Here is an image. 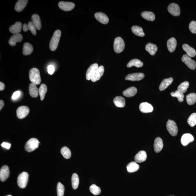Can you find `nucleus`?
<instances>
[{
    "label": "nucleus",
    "instance_id": "obj_50",
    "mask_svg": "<svg viewBox=\"0 0 196 196\" xmlns=\"http://www.w3.org/2000/svg\"><path fill=\"white\" fill-rule=\"evenodd\" d=\"M23 31H24V32H27L28 31V30H29L28 25L27 24H24L23 26Z\"/></svg>",
    "mask_w": 196,
    "mask_h": 196
},
{
    "label": "nucleus",
    "instance_id": "obj_26",
    "mask_svg": "<svg viewBox=\"0 0 196 196\" xmlns=\"http://www.w3.org/2000/svg\"><path fill=\"white\" fill-rule=\"evenodd\" d=\"M173 81V79L172 77L164 79L160 85V90L161 91L165 90L169 85L172 84Z\"/></svg>",
    "mask_w": 196,
    "mask_h": 196
},
{
    "label": "nucleus",
    "instance_id": "obj_30",
    "mask_svg": "<svg viewBox=\"0 0 196 196\" xmlns=\"http://www.w3.org/2000/svg\"><path fill=\"white\" fill-rule=\"evenodd\" d=\"M145 49L151 55H154L156 54L158 48L156 44L149 43L146 46Z\"/></svg>",
    "mask_w": 196,
    "mask_h": 196
},
{
    "label": "nucleus",
    "instance_id": "obj_21",
    "mask_svg": "<svg viewBox=\"0 0 196 196\" xmlns=\"http://www.w3.org/2000/svg\"><path fill=\"white\" fill-rule=\"evenodd\" d=\"M22 24L21 22H16L15 24L11 26L9 28L10 33L15 34L19 33L22 30Z\"/></svg>",
    "mask_w": 196,
    "mask_h": 196
},
{
    "label": "nucleus",
    "instance_id": "obj_34",
    "mask_svg": "<svg viewBox=\"0 0 196 196\" xmlns=\"http://www.w3.org/2000/svg\"><path fill=\"white\" fill-rule=\"evenodd\" d=\"M143 62L141 61L140 60L137 59H133L129 62L127 64V67L128 68L135 66L137 68L141 67L143 66Z\"/></svg>",
    "mask_w": 196,
    "mask_h": 196
},
{
    "label": "nucleus",
    "instance_id": "obj_19",
    "mask_svg": "<svg viewBox=\"0 0 196 196\" xmlns=\"http://www.w3.org/2000/svg\"><path fill=\"white\" fill-rule=\"evenodd\" d=\"M194 140L193 136L190 134L187 133L183 134L181 139V143L183 146H186Z\"/></svg>",
    "mask_w": 196,
    "mask_h": 196
},
{
    "label": "nucleus",
    "instance_id": "obj_14",
    "mask_svg": "<svg viewBox=\"0 0 196 196\" xmlns=\"http://www.w3.org/2000/svg\"><path fill=\"white\" fill-rule=\"evenodd\" d=\"M94 17L99 22L103 24H108L109 21L107 16L103 12H97L94 15Z\"/></svg>",
    "mask_w": 196,
    "mask_h": 196
},
{
    "label": "nucleus",
    "instance_id": "obj_38",
    "mask_svg": "<svg viewBox=\"0 0 196 196\" xmlns=\"http://www.w3.org/2000/svg\"><path fill=\"white\" fill-rule=\"evenodd\" d=\"M79 183V179L78 175L76 173L72 175V186L73 189H76L78 188Z\"/></svg>",
    "mask_w": 196,
    "mask_h": 196
},
{
    "label": "nucleus",
    "instance_id": "obj_28",
    "mask_svg": "<svg viewBox=\"0 0 196 196\" xmlns=\"http://www.w3.org/2000/svg\"><path fill=\"white\" fill-rule=\"evenodd\" d=\"M137 92V89L135 87H131L125 90L123 92V94L126 97H131L135 96Z\"/></svg>",
    "mask_w": 196,
    "mask_h": 196
},
{
    "label": "nucleus",
    "instance_id": "obj_29",
    "mask_svg": "<svg viewBox=\"0 0 196 196\" xmlns=\"http://www.w3.org/2000/svg\"><path fill=\"white\" fill-rule=\"evenodd\" d=\"M113 102L117 107L123 108L125 105V99L121 96L116 97L114 99Z\"/></svg>",
    "mask_w": 196,
    "mask_h": 196
},
{
    "label": "nucleus",
    "instance_id": "obj_5",
    "mask_svg": "<svg viewBox=\"0 0 196 196\" xmlns=\"http://www.w3.org/2000/svg\"><path fill=\"white\" fill-rule=\"evenodd\" d=\"M125 44L123 39L122 37H118L114 40V49L116 53H120L123 51Z\"/></svg>",
    "mask_w": 196,
    "mask_h": 196
},
{
    "label": "nucleus",
    "instance_id": "obj_33",
    "mask_svg": "<svg viewBox=\"0 0 196 196\" xmlns=\"http://www.w3.org/2000/svg\"><path fill=\"white\" fill-rule=\"evenodd\" d=\"M132 33L135 35L138 36L144 37L145 34L143 31V30L140 26H134L131 28Z\"/></svg>",
    "mask_w": 196,
    "mask_h": 196
},
{
    "label": "nucleus",
    "instance_id": "obj_31",
    "mask_svg": "<svg viewBox=\"0 0 196 196\" xmlns=\"http://www.w3.org/2000/svg\"><path fill=\"white\" fill-rule=\"evenodd\" d=\"M33 47L32 44L26 43L24 44L23 48V53L24 55H28L31 54L33 52Z\"/></svg>",
    "mask_w": 196,
    "mask_h": 196
},
{
    "label": "nucleus",
    "instance_id": "obj_45",
    "mask_svg": "<svg viewBox=\"0 0 196 196\" xmlns=\"http://www.w3.org/2000/svg\"><path fill=\"white\" fill-rule=\"evenodd\" d=\"M28 29L33 35H35L36 34V27L33 24V22H30L28 24Z\"/></svg>",
    "mask_w": 196,
    "mask_h": 196
},
{
    "label": "nucleus",
    "instance_id": "obj_48",
    "mask_svg": "<svg viewBox=\"0 0 196 196\" xmlns=\"http://www.w3.org/2000/svg\"><path fill=\"white\" fill-rule=\"evenodd\" d=\"M21 95V92L19 91H17L15 92L12 94V98L13 100H16Z\"/></svg>",
    "mask_w": 196,
    "mask_h": 196
},
{
    "label": "nucleus",
    "instance_id": "obj_22",
    "mask_svg": "<svg viewBox=\"0 0 196 196\" xmlns=\"http://www.w3.org/2000/svg\"><path fill=\"white\" fill-rule=\"evenodd\" d=\"M176 45H177V42L175 39L174 37H172L167 41V49L170 52H174L175 50Z\"/></svg>",
    "mask_w": 196,
    "mask_h": 196
},
{
    "label": "nucleus",
    "instance_id": "obj_37",
    "mask_svg": "<svg viewBox=\"0 0 196 196\" xmlns=\"http://www.w3.org/2000/svg\"><path fill=\"white\" fill-rule=\"evenodd\" d=\"M187 103L189 105H192L196 103V93H191L188 94L186 97Z\"/></svg>",
    "mask_w": 196,
    "mask_h": 196
},
{
    "label": "nucleus",
    "instance_id": "obj_24",
    "mask_svg": "<svg viewBox=\"0 0 196 196\" xmlns=\"http://www.w3.org/2000/svg\"><path fill=\"white\" fill-rule=\"evenodd\" d=\"M183 49L186 52L187 55L189 57H194L196 55L195 50L188 45L185 44L182 46Z\"/></svg>",
    "mask_w": 196,
    "mask_h": 196
},
{
    "label": "nucleus",
    "instance_id": "obj_8",
    "mask_svg": "<svg viewBox=\"0 0 196 196\" xmlns=\"http://www.w3.org/2000/svg\"><path fill=\"white\" fill-rule=\"evenodd\" d=\"M29 108L26 106H22L19 107L17 110V115L18 118L23 119L27 116L29 113Z\"/></svg>",
    "mask_w": 196,
    "mask_h": 196
},
{
    "label": "nucleus",
    "instance_id": "obj_16",
    "mask_svg": "<svg viewBox=\"0 0 196 196\" xmlns=\"http://www.w3.org/2000/svg\"><path fill=\"white\" fill-rule=\"evenodd\" d=\"M140 110L142 113H148L152 112L153 108L151 105L147 102L141 103L139 106Z\"/></svg>",
    "mask_w": 196,
    "mask_h": 196
},
{
    "label": "nucleus",
    "instance_id": "obj_47",
    "mask_svg": "<svg viewBox=\"0 0 196 196\" xmlns=\"http://www.w3.org/2000/svg\"><path fill=\"white\" fill-rule=\"evenodd\" d=\"M48 72L49 74L52 75L55 72V68L52 65H49L48 67Z\"/></svg>",
    "mask_w": 196,
    "mask_h": 196
},
{
    "label": "nucleus",
    "instance_id": "obj_2",
    "mask_svg": "<svg viewBox=\"0 0 196 196\" xmlns=\"http://www.w3.org/2000/svg\"><path fill=\"white\" fill-rule=\"evenodd\" d=\"M29 78L30 81L32 83L36 85H39L41 83V78L40 71L39 69L35 68H33L30 69L29 71Z\"/></svg>",
    "mask_w": 196,
    "mask_h": 196
},
{
    "label": "nucleus",
    "instance_id": "obj_20",
    "mask_svg": "<svg viewBox=\"0 0 196 196\" xmlns=\"http://www.w3.org/2000/svg\"><path fill=\"white\" fill-rule=\"evenodd\" d=\"M147 158V153L145 151H140L135 155L134 159L135 162L141 163L145 161Z\"/></svg>",
    "mask_w": 196,
    "mask_h": 196
},
{
    "label": "nucleus",
    "instance_id": "obj_39",
    "mask_svg": "<svg viewBox=\"0 0 196 196\" xmlns=\"http://www.w3.org/2000/svg\"><path fill=\"white\" fill-rule=\"evenodd\" d=\"M61 153L64 157L65 159H69L71 157V151L67 147H62L61 150Z\"/></svg>",
    "mask_w": 196,
    "mask_h": 196
},
{
    "label": "nucleus",
    "instance_id": "obj_1",
    "mask_svg": "<svg viewBox=\"0 0 196 196\" xmlns=\"http://www.w3.org/2000/svg\"><path fill=\"white\" fill-rule=\"evenodd\" d=\"M61 36V32L60 30H57L54 32L49 43V48L51 51H54L58 47Z\"/></svg>",
    "mask_w": 196,
    "mask_h": 196
},
{
    "label": "nucleus",
    "instance_id": "obj_11",
    "mask_svg": "<svg viewBox=\"0 0 196 196\" xmlns=\"http://www.w3.org/2000/svg\"><path fill=\"white\" fill-rule=\"evenodd\" d=\"M169 13L175 17L179 16L180 14V8L177 4L175 3H171L168 7Z\"/></svg>",
    "mask_w": 196,
    "mask_h": 196
},
{
    "label": "nucleus",
    "instance_id": "obj_18",
    "mask_svg": "<svg viewBox=\"0 0 196 196\" xmlns=\"http://www.w3.org/2000/svg\"><path fill=\"white\" fill-rule=\"evenodd\" d=\"M163 141L160 137H157L154 140V150L156 153L161 151L163 147Z\"/></svg>",
    "mask_w": 196,
    "mask_h": 196
},
{
    "label": "nucleus",
    "instance_id": "obj_12",
    "mask_svg": "<svg viewBox=\"0 0 196 196\" xmlns=\"http://www.w3.org/2000/svg\"><path fill=\"white\" fill-rule=\"evenodd\" d=\"M104 67L102 65L100 66V67L98 68L95 72L94 73L93 75L92 76L91 79L92 81L95 82L99 81L104 74Z\"/></svg>",
    "mask_w": 196,
    "mask_h": 196
},
{
    "label": "nucleus",
    "instance_id": "obj_27",
    "mask_svg": "<svg viewBox=\"0 0 196 196\" xmlns=\"http://www.w3.org/2000/svg\"><path fill=\"white\" fill-rule=\"evenodd\" d=\"M28 2L27 0H19L16 3L15 9L16 11L21 12L24 9Z\"/></svg>",
    "mask_w": 196,
    "mask_h": 196
},
{
    "label": "nucleus",
    "instance_id": "obj_3",
    "mask_svg": "<svg viewBox=\"0 0 196 196\" xmlns=\"http://www.w3.org/2000/svg\"><path fill=\"white\" fill-rule=\"evenodd\" d=\"M39 143H40L37 139L36 138L30 139L26 142L25 146V149L28 152H32L38 148Z\"/></svg>",
    "mask_w": 196,
    "mask_h": 196
},
{
    "label": "nucleus",
    "instance_id": "obj_44",
    "mask_svg": "<svg viewBox=\"0 0 196 196\" xmlns=\"http://www.w3.org/2000/svg\"><path fill=\"white\" fill-rule=\"evenodd\" d=\"M90 189L91 192L94 195H98L101 193V190L100 188L95 185H92L90 186Z\"/></svg>",
    "mask_w": 196,
    "mask_h": 196
},
{
    "label": "nucleus",
    "instance_id": "obj_7",
    "mask_svg": "<svg viewBox=\"0 0 196 196\" xmlns=\"http://www.w3.org/2000/svg\"><path fill=\"white\" fill-rule=\"evenodd\" d=\"M182 61L188 66L189 68L194 70L196 68V63L194 60H192L190 57L187 54L183 55L182 58Z\"/></svg>",
    "mask_w": 196,
    "mask_h": 196
},
{
    "label": "nucleus",
    "instance_id": "obj_15",
    "mask_svg": "<svg viewBox=\"0 0 196 196\" xmlns=\"http://www.w3.org/2000/svg\"><path fill=\"white\" fill-rule=\"evenodd\" d=\"M99 67V65L98 64L95 63L93 64L89 68L87 71L86 74V79L88 81H90L91 79L92 76L93 75L94 73Z\"/></svg>",
    "mask_w": 196,
    "mask_h": 196
},
{
    "label": "nucleus",
    "instance_id": "obj_36",
    "mask_svg": "<svg viewBox=\"0 0 196 196\" xmlns=\"http://www.w3.org/2000/svg\"><path fill=\"white\" fill-rule=\"evenodd\" d=\"M47 90V87L44 84L41 85L40 88L39 89V94L40 96L41 100H43L45 94Z\"/></svg>",
    "mask_w": 196,
    "mask_h": 196
},
{
    "label": "nucleus",
    "instance_id": "obj_10",
    "mask_svg": "<svg viewBox=\"0 0 196 196\" xmlns=\"http://www.w3.org/2000/svg\"><path fill=\"white\" fill-rule=\"evenodd\" d=\"M59 8L64 11H70L74 9L75 7L74 3L67 2L61 1L58 3Z\"/></svg>",
    "mask_w": 196,
    "mask_h": 196
},
{
    "label": "nucleus",
    "instance_id": "obj_42",
    "mask_svg": "<svg viewBox=\"0 0 196 196\" xmlns=\"http://www.w3.org/2000/svg\"><path fill=\"white\" fill-rule=\"evenodd\" d=\"M187 122L191 127H193L195 126L196 125V113H192L188 117Z\"/></svg>",
    "mask_w": 196,
    "mask_h": 196
},
{
    "label": "nucleus",
    "instance_id": "obj_17",
    "mask_svg": "<svg viewBox=\"0 0 196 196\" xmlns=\"http://www.w3.org/2000/svg\"><path fill=\"white\" fill-rule=\"evenodd\" d=\"M22 39L23 36L21 34H15L11 37L9 40V44L10 46H15L17 43L20 42L22 41Z\"/></svg>",
    "mask_w": 196,
    "mask_h": 196
},
{
    "label": "nucleus",
    "instance_id": "obj_13",
    "mask_svg": "<svg viewBox=\"0 0 196 196\" xmlns=\"http://www.w3.org/2000/svg\"><path fill=\"white\" fill-rule=\"evenodd\" d=\"M10 170L8 166L5 165L1 167L0 170V179L2 182H5L10 175Z\"/></svg>",
    "mask_w": 196,
    "mask_h": 196
},
{
    "label": "nucleus",
    "instance_id": "obj_53",
    "mask_svg": "<svg viewBox=\"0 0 196 196\" xmlns=\"http://www.w3.org/2000/svg\"><path fill=\"white\" fill-rule=\"evenodd\" d=\"M6 196H12L11 195H7Z\"/></svg>",
    "mask_w": 196,
    "mask_h": 196
},
{
    "label": "nucleus",
    "instance_id": "obj_9",
    "mask_svg": "<svg viewBox=\"0 0 196 196\" xmlns=\"http://www.w3.org/2000/svg\"><path fill=\"white\" fill-rule=\"evenodd\" d=\"M145 77V75L142 73H135L129 74L126 76V81H141Z\"/></svg>",
    "mask_w": 196,
    "mask_h": 196
},
{
    "label": "nucleus",
    "instance_id": "obj_52",
    "mask_svg": "<svg viewBox=\"0 0 196 196\" xmlns=\"http://www.w3.org/2000/svg\"><path fill=\"white\" fill-rule=\"evenodd\" d=\"M4 106V103L2 100L0 101V109H1L2 108L3 106Z\"/></svg>",
    "mask_w": 196,
    "mask_h": 196
},
{
    "label": "nucleus",
    "instance_id": "obj_32",
    "mask_svg": "<svg viewBox=\"0 0 196 196\" xmlns=\"http://www.w3.org/2000/svg\"><path fill=\"white\" fill-rule=\"evenodd\" d=\"M126 168L128 172L131 173L137 172L139 169L140 166L136 162H132L128 164Z\"/></svg>",
    "mask_w": 196,
    "mask_h": 196
},
{
    "label": "nucleus",
    "instance_id": "obj_43",
    "mask_svg": "<svg viewBox=\"0 0 196 196\" xmlns=\"http://www.w3.org/2000/svg\"><path fill=\"white\" fill-rule=\"evenodd\" d=\"M65 188L61 183L58 182L57 186V195L58 196H63Z\"/></svg>",
    "mask_w": 196,
    "mask_h": 196
},
{
    "label": "nucleus",
    "instance_id": "obj_4",
    "mask_svg": "<svg viewBox=\"0 0 196 196\" xmlns=\"http://www.w3.org/2000/svg\"><path fill=\"white\" fill-rule=\"evenodd\" d=\"M29 175L26 172H23L20 174L17 179V183L21 188H24L27 185Z\"/></svg>",
    "mask_w": 196,
    "mask_h": 196
},
{
    "label": "nucleus",
    "instance_id": "obj_35",
    "mask_svg": "<svg viewBox=\"0 0 196 196\" xmlns=\"http://www.w3.org/2000/svg\"><path fill=\"white\" fill-rule=\"evenodd\" d=\"M141 15L142 17L147 21H153L155 19V14L151 12H142Z\"/></svg>",
    "mask_w": 196,
    "mask_h": 196
},
{
    "label": "nucleus",
    "instance_id": "obj_23",
    "mask_svg": "<svg viewBox=\"0 0 196 196\" xmlns=\"http://www.w3.org/2000/svg\"><path fill=\"white\" fill-rule=\"evenodd\" d=\"M29 92L32 97H37L39 94V89L37 88L36 85L33 83L30 84L29 87Z\"/></svg>",
    "mask_w": 196,
    "mask_h": 196
},
{
    "label": "nucleus",
    "instance_id": "obj_25",
    "mask_svg": "<svg viewBox=\"0 0 196 196\" xmlns=\"http://www.w3.org/2000/svg\"><path fill=\"white\" fill-rule=\"evenodd\" d=\"M32 22L37 30H40L41 28L42 24L39 16L36 14H34L31 17Z\"/></svg>",
    "mask_w": 196,
    "mask_h": 196
},
{
    "label": "nucleus",
    "instance_id": "obj_6",
    "mask_svg": "<svg viewBox=\"0 0 196 196\" xmlns=\"http://www.w3.org/2000/svg\"><path fill=\"white\" fill-rule=\"evenodd\" d=\"M166 128L167 131L172 136H175L177 135L178 128L174 121L169 120L167 122Z\"/></svg>",
    "mask_w": 196,
    "mask_h": 196
},
{
    "label": "nucleus",
    "instance_id": "obj_40",
    "mask_svg": "<svg viewBox=\"0 0 196 196\" xmlns=\"http://www.w3.org/2000/svg\"><path fill=\"white\" fill-rule=\"evenodd\" d=\"M189 83L188 81H185L184 82L182 83L177 88L178 90L180 92H181L183 93H185L186 92L187 90H188L189 87Z\"/></svg>",
    "mask_w": 196,
    "mask_h": 196
},
{
    "label": "nucleus",
    "instance_id": "obj_49",
    "mask_svg": "<svg viewBox=\"0 0 196 196\" xmlns=\"http://www.w3.org/2000/svg\"><path fill=\"white\" fill-rule=\"evenodd\" d=\"M1 145L2 147L8 149H9L11 147V144L5 142H3V143L1 144Z\"/></svg>",
    "mask_w": 196,
    "mask_h": 196
},
{
    "label": "nucleus",
    "instance_id": "obj_51",
    "mask_svg": "<svg viewBox=\"0 0 196 196\" xmlns=\"http://www.w3.org/2000/svg\"><path fill=\"white\" fill-rule=\"evenodd\" d=\"M5 86L4 84L2 82H0V90L1 91L4 90Z\"/></svg>",
    "mask_w": 196,
    "mask_h": 196
},
{
    "label": "nucleus",
    "instance_id": "obj_46",
    "mask_svg": "<svg viewBox=\"0 0 196 196\" xmlns=\"http://www.w3.org/2000/svg\"><path fill=\"white\" fill-rule=\"evenodd\" d=\"M189 28L192 33H196V22L195 21H191L190 23Z\"/></svg>",
    "mask_w": 196,
    "mask_h": 196
},
{
    "label": "nucleus",
    "instance_id": "obj_41",
    "mask_svg": "<svg viewBox=\"0 0 196 196\" xmlns=\"http://www.w3.org/2000/svg\"><path fill=\"white\" fill-rule=\"evenodd\" d=\"M171 95L172 97H177L178 100L180 102H182L183 101V98H184V94L178 90L175 91L174 92H172L171 93Z\"/></svg>",
    "mask_w": 196,
    "mask_h": 196
}]
</instances>
